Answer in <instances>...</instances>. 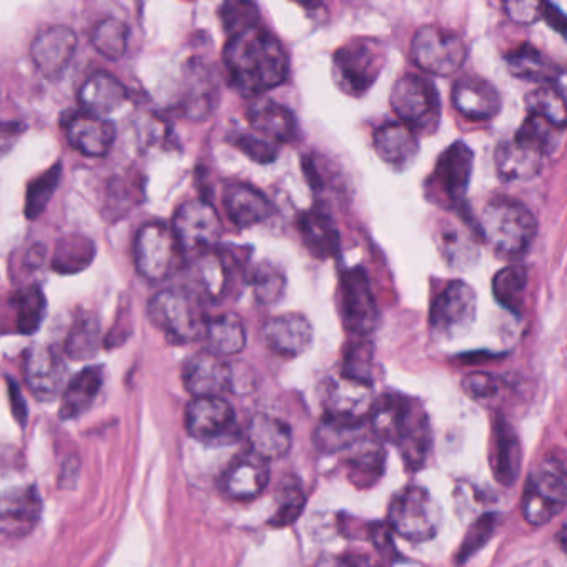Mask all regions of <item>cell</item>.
<instances>
[{
    "label": "cell",
    "mask_w": 567,
    "mask_h": 567,
    "mask_svg": "<svg viewBox=\"0 0 567 567\" xmlns=\"http://www.w3.org/2000/svg\"><path fill=\"white\" fill-rule=\"evenodd\" d=\"M268 350L285 358H297L310 350L313 343V327L303 313L288 311L277 315L265 323L261 331Z\"/></svg>",
    "instance_id": "cell-19"
},
{
    "label": "cell",
    "mask_w": 567,
    "mask_h": 567,
    "mask_svg": "<svg viewBox=\"0 0 567 567\" xmlns=\"http://www.w3.org/2000/svg\"><path fill=\"white\" fill-rule=\"evenodd\" d=\"M128 25L121 19L107 18L95 25L92 32V45L97 49L99 54L105 59L117 61L127 52Z\"/></svg>",
    "instance_id": "cell-43"
},
{
    "label": "cell",
    "mask_w": 567,
    "mask_h": 567,
    "mask_svg": "<svg viewBox=\"0 0 567 567\" xmlns=\"http://www.w3.org/2000/svg\"><path fill=\"white\" fill-rule=\"evenodd\" d=\"M92 258H94V245L89 238H64L55 250L54 270L61 274H75L87 268Z\"/></svg>",
    "instance_id": "cell-45"
},
{
    "label": "cell",
    "mask_w": 567,
    "mask_h": 567,
    "mask_svg": "<svg viewBox=\"0 0 567 567\" xmlns=\"http://www.w3.org/2000/svg\"><path fill=\"white\" fill-rule=\"evenodd\" d=\"M317 567H348V563L347 559H338V557H324Z\"/></svg>",
    "instance_id": "cell-60"
},
{
    "label": "cell",
    "mask_w": 567,
    "mask_h": 567,
    "mask_svg": "<svg viewBox=\"0 0 567 567\" xmlns=\"http://www.w3.org/2000/svg\"><path fill=\"white\" fill-rule=\"evenodd\" d=\"M218 18L230 38L260 25V11L254 2H225L218 11Z\"/></svg>",
    "instance_id": "cell-48"
},
{
    "label": "cell",
    "mask_w": 567,
    "mask_h": 567,
    "mask_svg": "<svg viewBox=\"0 0 567 567\" xmlns=\"http://www.w3.org/2000/svg\"><path fill=\"white\" fill-rule=\"evenodd\" d=\"M231 363L202 351L187 361L184 368V384L195 398L220 396L230 391Z\"/></svg>",
    "instance_id": "cell-22"
},
{
    "label": "cell",
    "mask_w": 567,
    "mask_h": 567,
    "mask_svg": "<svg viewBox=\"0 0 567 567\" xmlns=\"http://www.w3.org/2000/svg\"><path fill=\"white\" fill-rule=\"evenodd\" d=\"M24 377L39 400L51 401L64 390L68 367L64 358L54 348L39 344L25 354Z\"/></svg>",
    "instance_id": "cell-17"
},
{
    "label": "cell",
    "mask_w": 567,
    "mask_h": 567,
    "mask_svg": "<svg viewBox=\"0 0 567 567\" xmlns=\"http://www.w3.org/2000/svg\"><path fill=\"white\" fill-rule=\"evenodd\" d=\"M270 483V464L257 454H240L225 471L221 487L231 499L250 501L260 496Z\"/></svg>",
    "instance_id": "cell-21"
},
{
    "label": "cell",
    "mask_w": 567,
    "mask_h": 567,
    "mask_svg": "<svg viewBox=\"0 0 567 567\" xmlns=\"http://www.w3.org/2000/svg\"><path fill=\"white\" fill-rule=\"evenodd\" d=\"M454 109L467 121L487 122L501 111V95L489 81L466 75L453 85Z\"/></svg>",
    "instance_id": "cell-23"
},
{
    "label": "cell",
    "mask_w": 567,
    "mask_h": 567,
    "mask_svg": "<svg viewBox=\"0 0 567 567\" xmlns=\"http://www.w3.org/2000/svg\"><path fill=\"white\" fill-rule=\"evenodd\" d=\"M391 443L400 451L408 470L416 471L426 464L433 444V433L430 416L417 401L408 398L406 408Z\"/></svg>",
    "instance_id": "cell-15"
},
{
    "label": "cell",
    "mask_w": 567,
    "mask_h": 567,
    "mask_svg": "<svg viewBox=\"0 0 567 567\" xmlns=\"http://www.w3.org/2000/svg\"><path fill=\"white\" fill-rule=\"evenodd\" d=\"M464 393L473 400L486 403V401L496 400L506 390V383L503 378L496 377V374L484 373V371H476V373H470L464 377L463 383Z\"/></svg>",
    "instance_id": "cell-52"
},
{
    "label": "cell",
    "mask_w": 567,
    "mask_h": 567,
    "mask_svg": "<svg viewBox=\"0 0 567 567\" xmlns=\"http://www.w3.org/2000/svg\"><path fill=\"white\" fill-rule=\"evenodd\" d=\"M476 313V290L466 281H451L433 301L430 311L431 331L440 340H456L471 330Z\"/></svg>",
    "instance_id": "cell-9"
},
{
    "label": "cell",
    "mask_w": 567,
    "mask_h": 567,
    "mask_svg": "<svg viewBox=\"0 0 567 567\" xmlns=\"http://www.w3.org/2000/svg\"><path fill=\"white\" fill-rule=\"evenodd\" d=\"M301 240L313 257L320 260L334 257L340 251V231L330 215L311 208L298 217Z\"/></svg>",
    "instance_id": "cell-33"
},
{
    "label": "cell",
    "mask_w": 567,
    "mask_h": 567,
    "mask_svg": "<svg viewBox=\"0 0 567 567\" xmlns=\"http://www.w3.org/2000/svg\"><path fill=\"white\" fill-rule=\"evenodd\" d=\"M250 451L265 461L287 456L291 447V430L287 423L268 414H255L247 427Z\"/></svg>",
    "instance_id": "cell-31"
},
{
    "label": "cell",
    "mask_w": 567,
    "mask_h": 567,
    "mask_svg": "<svg viewBox=\"0 0 567 567\" xmlns=\"http://www.w3.org/2000/svg\"><path fill=\"white\" fill-rule=\"evenodd\" d=\"M247 118L251 132L274 144H287L297 138L298 124L293 112L264 95L251 99Z\"/></svg>",
    "instance_id": "cell-24"
},
{
    "label": "cell",
    "mask_w": 567,
    "mask_h": 567,
    "mask_svg": "<svg viewBox=\"0 0 567 567\" xmlns=\"http://www.w3.org/2000/svg\"><path fill=\"white\" fill-rule=\"evenodd\" d=\"M411 59L426 74L447 78L463 68L467 48L457 32L424 25L411 41Z\"/></svg>",
    "instance_id": "cell-8"
},
{
    "label": "cell",
    "mask_w": 567,
    "mask_h": 567,
    "mask_svg": "<svg viewBox=\"0 0 567 567\" xmlns=\"http://www.w3.org/2000/svg\"><path fill=\"white\" fill-rule=\"evenodd\" d=\"M178 245L174 231L161 221H152L135 238V267L145 280L164 281L174 270Z\"/></svg>",
    "instance_id": "cell-13"
},
{
    "label": "cell",
    "mask_w": 567,
    "mask_h": 567,
    "mask_svg": "<svg viewBox=\"0 0 567 567\" xmlns=\"http://www.w3.org/2000/svg\"><path fill=\"white\" fill-rule=\"evenodd\" d=\"M364 426H367V421L324 414L323 420L315 430L313 441L318 450L323 453L331 454L341 450H350L354 443L364 437Z\"/></svg>",
    "instance_id": "cell-38"
},
{
    "label": "cell",
    "mask_w": 567,
    "mask_h": 567,
    "mask_svg": "<svg viewBox=\"0 0 567 567\" xmlns=\"http://www.w3.org/2000/svg\"><path fill=\"white\" fill-rule=\"evenodd\" d=\"M69 144L85 157H104L115 142V125L104 117L82 111L71 115L65 127Z\"/></svg>",
    "instance_id": "cell-25"
},
{
    "label": "cell",
    "mask_w": 567,
    "mask_h": 567,
    "mask_svg": "<svg viewBox=\"0 0 567 567\" xmlns=\"http://www.w3.org/2000/svg\"><path fill=\"white\" fill-rule=\"evenodd\" d=\"M148 317L174 343H192L205 337L208 318L202 300L188 288H165L148 303Z\"/></svg>",
    "instance_id": "cell-4"
},
{
    "label": "cell",
    "mask_w": 567,
    "mask_h": 567,
    "mask_svg": "<svg viewBox=\"0 0 567 567\" xmlns=\"http://www.w3.org/2000/svg\"><path fill=\"white\" fill-rule=\"evenodd\" d=\"M507 71L520 81L539 82V84H554L557 78H563V71L547 59L539 49L530 44H523L514 49L506 58Z\"/></svg>",
    "instance_id": "cell-36"
},
{
    "label": "cell",
    "mask_w": 567,
    "mask_h": 567,
    "mask_svg": "<svg viewBox=\"0 0 567 567\" xmlns=\"http://www.w3.org/2000/svg\"><path fill=\"white\" fill-rule=\"evenodd\" d=\"M42 499L38 487L19 486L0 494V534L24 537L41 520Z\"/></svg>",
    "instance_id": "cell-16"
},
{
    "label": "cell",
    "mask_w": 567,
    "mask_h": 567,
    "mask_svg": "<svg viewBox=\"0 0 567 567\" xmlns=\"http://www.w3.org/2000/svg\"><path fill=\"white\" fill-rule=\"evenodd\" d=\"M371 364H373V353H371L370 344L357 343L344 357L341 373L371 383Z\"/></svg>",
    "instance_id": "cell-54"
},
{
    "label": "cell",
    "mask_w": 567,
    "mask_h": 567,
    "mask_svg": "<svg viewBox=\"0 0 567 567\" xmlns=\"http://www.w3.org/2000/svg\"><path fill=\"white\" fill-rule=\"evenodd\" d=\"M255 388V374L245 364L231 363L230 391L237 394L250 393Z\"/></svg>",
    "instance_id": "cell-57"
},
{
    "label": "cell",
    "mask_w": 567,
    "mask_h": 567,
    "mask_svg": "<svg viewBox=\"0 0 567 567\" xmlns=\"http://www.w3.org/2000/svg\"><path fill=\"white\" fill-rule=\"evenodd\" d=\"M61 178V164L54 165L51 171L44 172L41 177L35 178L28 188V202H25V215L35 220L48 207L58 188Z\"/></svg>",
    "instance_id": "cell-50"
},
{
    "label": "cell",
    "mask_w": 567,
    "mask_h": 567,
    "mask_svg": "<svg viewBox=\"0 0 567 567\" xmlns=\"http://www.w3.org/2000/svg\"><path fill=\"white\" fill-rule=\"evenodd\" d=\"M277 509H275L274 516L268 519V524L271 527L291 526L298 517L301 516L305 509V493L301 489L300 483L297 481L285 480L280 484V489L277 494Z\"/></svg>",
    "instance_id": "cell-46"
},
{
    "label": "cell",
    "mask_w": 567,
    "mask_h": 567,
    "mask_svg": "<svg viewBox=\"0 0 567 567\" xmlns=\"http://www.w3.org/2000/svg\"><path fill=\"white\" fill-rule=\"evenodd\" d=\"M440 504L430 491L421 486H408L391 501L388 523L398 536L413 543L433 539L440 530Z\"/></svg>",
    "instance_id": "cell-5"
},
{
    "label": "cell",
    "mask_w": 567,
    "mask_h": 567,
    "mask_svg": "<svg viewBox=\"0 0 567 567\" xmlns=\"http://www.w3.org/2000/svg\"><path fill=\"white\" fill-rule=\"evenodd\" d=\"M566 467L560 460H547L530 473L524 487L520 511L533 526H544L566 506Z\"/></svg>",
    "instance_id": "cell-7"
},
{
    "label": "cell",
    "mask_w": 567,
    "mask_h": 567,
    "mask_svg": "<svg viewBox=\"0 0 567 567\" xmlns=\"http://www.w3.org/2000/svg\"><path fill=\"white\" fill-rule=\"evenodd\" d=\"M373 384L340 373L327 381L323 391L324 414L367 421L373 404Z\"/></svg>",
    "instance_id": "cell-18"
},
{
    "label": "cell",
    "mask_w": 567,
    "mask_h": 567,
    "mask_svg": "<svg viewBox=\"0 0 567 567\" xmlns=\"http://www.w3.org/2000/svg\"><path fill=\"white\" fill-rule=\"evenodd\" d=\"M237 416L228 401L220 396L195 398L185 411V426L195 440L224 444L237 436Z\"/></svg>",
    "instance_id": "cell-14"
},
{
    "label": "cell",
    "mask_w": 567,
    "mask_h": 567,
    "mask_svg": "<svg viewBox=\"0 0 567 567\" xmlns=\"http://www.w3.org/2000/svg\"><path fill=\"white\" fill-rule=\"evenodd\" d=\"M444 251H446L447 260L451 264H463L467 258H473V250L467 245L466 238L463 235L454 234V231H446L443 237Z\"/></svg>",
    "instance_id": "cell-56"
},
{
    "label": "cell",
    "mask_w": 567,
    "mask_h": 567,
    "mask_svg": "<svg viewBox=\"0 0 567 567\" xmlns=\"http://www.w3.org/2000/svg\"><path fill=\"white\" fill-rule=\"evenodd\" d=\"M386 451L377 437H361L348 450L344 470L348 480L360 489L373 487L383 477Z\"/></svg>",
    "instance_id": "cell-29"
},
{
    "label": "cell",
    "mask_w": 567,
    "mask_h": 567,
    "mask_svg": "<svg viewBox=\"0 0 567 567\" xmlns=\"http://www.w3.org/2000/svg\"><path fill=\"white\" fill-rule=\"evenodd\" d=\"M104 386V370L101 367H89L72 378L62 396V420H75L84 414L97 400Z\"/></svg>",
    "instance_id": "cell-35"
},
{
    "label": "cell",
    "mask_w": 567,
    "mask_h": 567,
    "mask_svg": "<svg viewBox=\"0 0 567 567\" xmlns=\"http://www.w3.org/2000/svg\"><path fill=\"white\" fill-rule=\"evenodd\" d=\"M529 115L544 118L549 124L566 128V102L563 92L557 91L554 84L540 85L524 99Z\"/></svg>",
    "instance_id": "cell-41"
},
{
    "label": "cell",
    "mask_w": 567,
    "mask_h": 567,
    "mask_svg": "<svg viewBox=\"0 0 567 567\" xmlns=\"http://www.w3.org/2000/svg\"><path fill=\"white\" fill-rule=\"evenodd\" d=\"M523 464V450L514 427L504 417H497L491 450V467L497 483L509 487L516 483Z\"/></svg>",
    "instance_id": "cell-32"
},
{
    "label": "cell",
    "mask_w": 567,
    "mask_h": 567,
    "mask_svg": "<svg viewBox=\"0 0 567 567\" xmlns=\"http://www.w3.org/2000/svg\"><path fill=\"white\" fill-rule=\"evenodd\" d=\"M101 347V324L92 315L82 313L72 324L65 340V354L74 361H87Z\"/></svg>",
    "instance_id": "cell-40"
},
{
    "label": "cell",
    "mask_w": 567,
    "mask_h": 567,
    "mask_svg": "<svg viewBox=\"0 0 567 567\" xmlns=\"http://www.w3.org/2000/svg\"><path fill=\"white\" fill-rule=\"evenodd\" d=\"M480 231L497 254L517 257L526 254L537 235L533 212L517 200L494 198L481 214Z\"/></svg>",
    "instance_id": "cell-2"
},
{
    "label": "cell",
    "mask_w": 567,
    "mask_h": 567,
    "mask_svg": "<svg viewBox=\"0 0 567 567\" xmlns=\"http://www.w3.org/2000/svg\"><path fill=\"white\" fill-rule=\"evenodd\" d=\"M172 231L181 250L200 255L215 248L224 228L214 205L205 200H188L178 207Z\"/></svg>",
    "instance_id": "cell-11"
},
{
    "label": "cell",
    "mask_w": 567,
    "mask_h": 567,
    "mask_svg": "<svg viewBox=\"0 0 567 567\" xmlns=\"http://www.w3.org/2000/svg\"><path fill=\"white\" fill-rule=\"evenodd\" d=\"M234 145L241 154L247 155L257 164H271V162L277 161L278 152H280L277 144L260 137L255 132H250V134L238 132L234 137Z\"/></svg>",
    "instance_id": "cell-53"
},
{
    "label": "cell",
    "mask_w": 567,
    "mask_h": 567,
    "mask_svg": "<svg viewBox=\"0 0 567 567\" xmlns=\"http://www.w3.org/2000/svg\"><path fill=\"white\" fill-rule=\"evenodd\" d=\"M504 11L511 21L517 24L529 25L539 21L543 12V2H529V0H511L504 4Z\"/></svg>",
    "instance_id": "cell-55"
},
{
    "label": "cell",
    "mask_w": 567,
    "mask_h": 567,
    "mask_svg": "<svg viewBox=\"0 0 567 567\" xmlns=\"http://www.w3.org/2000/svg\"><path fill=\"white\" fill-rule=\"evenodd\" d=\"M496 526V514L487 513L477 517L476 523H473V526L470 527L460 550H457V563H466L473 554H476L493 537Z\"/></svg>",
    "instance_id": "cell-51"
},
{
    "label": "cell",
    "mask_w": 567,
    "mask_h": 567,
    "mask_svg": "<svg viewBox=\"0 0 567 567\" xmlns=\"http://www.w3.org/2000/svg\"><path fill=\"white\" fill-rule=\"evenodd\" d=\"M544 158L534 145L514 135L511 141L497 145L494 164L501 181L526 182L539 175Z\"/></svg>",
    "instance_id": "cell-26"
},
{
    "label": "cell",
    "mask_w": 567,
    "mask_h": 567,
    "mask_svg": "<svg viewBox=\"0 0 567 567\" xmlns=\"http://www.w3.org/2000/svg\"><path fill=\"white\" fill-rule=\"evenodd\" d=\"M526 288V268L517 267V265L497 271L493 280L494 298H496L497 303L503 305L513 313H519L520 308H523Z\"/></svg>",
    "instance_id": "cell-42"
},
{
    "label": "cell",
    "mask_w": 567,
    "mask_h": 567,
    "mask_svg": "<svg viewBox=\"0 0 567 567\" xmlns=\"http://www.w3.org/2000/svg\"><path fill=\"white\" fill-rule=\"evenodd\" d=\"M194 291L200 300L217 301L227 293L230 270L220 254L205 251L197 255L190 267Z\"/></svg>",
    "instance_id": "cell-34"
},
{
    "label": "cell",
    "mask_w": 567,
    "mask_h": 567,
    "mask_svg": "<svg viewBox=\"0 0 567 567\" xmlns=\"http://www.w3.org/2000/svg\"><path fill=\"white\" fill-rule=\"evenodd\" d=\"M224 62L231 89L245 97H261L265 92L280 87L288 78L284 45L260 25L230 38Z\"/></svg>",
    "instance_id": "cell-1"
},
{
    "label": "cell",
    "mask_w": 567,
    "mask_h": 567,
    "mask_svg": "<svg viewBox=\"0 0 567 567\" xmlns=\"http://www.w3.org/2000/svg\"><path fill=\"white\" fill-rule=\"evenodd\" d=\"M347 563L348 567H381V564L368 554H354L348 557Z\"/></svg>",
    "instance_id": "cell-59"
},
{
    "label": "cell",
    "mask_w": 567,
    "mask_h": 567,
    "mask_svg": "<svg viewBox=\"0 0 567 567\" xmlns=\"http://www.w3.org/2000/svg\"><path fill=\"white\" fill-rule=\"evenodd\" d=\"M390 102L400 124L406 125L416 134L436 131L440 124L441 99L436 85L430 79L417 74L403 75L394 84Z\"/></svg>",
    "instance_id": "cell-6"
},
{
    "label": "cell",
    "mask_w": 567,
    "mask_h": 567,
    "mask_svg": "<svg viewBox=\"0 0 567 567\" xmlns=\"http://www.w3.org/2000/svg\"><path fill=\"white\" fill-rule=\"evenodd\" d=\"M340 313L344 330L367 340L378 324V307L363 268H351L340 278Z\"/></svg>",
    "instance_id": "cell-10"
},
{
    "label": "cell",
    "mask_w": 567,
    "mask_h": 567,
    "mask_svg": "<svg viewBox=\"0 0 567 567\" xmlns=\"http://www.w3.org/2000/svg\"><path fill=\"white\" fill-rule=\"evenodd\" d=\"M540 19L546 21L554 31L564 34V28H566V18L557 6L549 4V2H543V12H540Z\"/></svg>",
    "instance_id": "cell-58"
},
{
    "label": "cell",
    "mask_w": 567,
    "mask_h": 567,
    "mask_svg": "<svg viewBox=\"0 0 567 567\" xmlns=\"http://www.w3.org/2000/svg\"><path fill=\"white\" fill-rule=\"evenodd\" d=\"M250 284L258 303L274 305L284 298L287 278L275 265L264 261L255 268Z\"/></svg>",
    "instance_id": "cell-47"
},
{
    "label": "cell",
    "mask_w": 567,
    "mask_h": 567,
    "mask_svg": "<svg viewBox=\"0 0 567 567\" xmlns=\"http://www.w3.org/2000/svg\"><path fill=\"white\" fill-rule=\"evenodd\" d=\"M217 94V85L208 68L194 64L188 68L185 79L184 105L185 114L192 118H204L214 109V99Z\"/></svg>",
    "instance_id": "cell-39"
},
{
    "label": "cell",
    "mask_w": 567,
    "mask_h": 567,
    "mask_svg": "<svg viewBox=\"0 0 567 567\" xmlns=\"http://www.w3.org/2000/svg\"><path fill=\"white\" fill-rule=\"evenodd\" d=\"M374 151L378 157L394 171H406L420 154V138L406 125L386 124L374 132Z\"/></svg>",
    "instance_id": "cell-27"
},
{
    "label": "cell",
    "mask_w": 567,
    "mask_h": 567,
    "mask_svg": "<svg viewBox=\"0 0 567 567\" xmlns=\"http://www.w3.org/2000/svg\"><path fill=\"white\" fill-rule=\"evenodd\" d=\"M563 134L564 128L556 127V125L549 124V122L536 117V115L527 114L519 131L514 135L529 142L544 157H549L559 147Z\"/></svg>",
    "instance_id": "cell-44"
},
{
    "label": "cell",
    "mask_w": 567,
    "mask_h": 567,
    "mask_svg": "<svg viewBox=\"0 0 567 567\" xmlns=\"http://www.w3.org/2000/svg\"><path fill=\"white\" fill-rule=\"evenodd\" d=\"M204 338L207 340L208 351L218 358L234 357L244 351L247 344L244 320L231 311L208 320Z\"/></svg>",
    "instance_id": "cell-37"
},
{
    "label": "cell",
    "mask_w": 567,
    "mask_h": 567,
    "mask_svg": "<svg viewBox=\"0 0 567 567\" xmlns=\"http://www.w3.org/2000/svg\"><path fill=\"white\" fill-rule=\"evenodd\" d=\"M78 45V34L72 29L55 25L39 32L31 44V58L42 75L58 79L71 64Z\"/></svg>",
    "instance_id": "cell-20"
},
{
    "label": "cell",
    "mask_w": 567,
    "mask_h": 567,
    "mask_svg": "<svg viewBox=\"0 0 567 567\" xmlns=\"http://www.w3.org/2000/svg\"><path fill=\"white\" fill-rule=\"evenodd\" d=\"M474 154L464 142H454L437 158L433 174L427 181V190H433L434 200H443L447 207L463 204L473 177Z\"/></svg>",
    "instance_id": "cell-12"
},
{
    "label": "cell",
    "mask_w": 567,
    "mask_h": 567,
    "mask_svg": "<svg viewBox=\"0 0 567 567\" xmlns=\"http://www.w3.org/2000/svg\"><path fill=\"white\" fill-rule=\"evenodd\" d=\"M18 328L22 334L39 330L45 317V297L39 287H29L18 295Z\"/></svg>",
    "instance_id": "cell-49"
},
{
    "label": "cell",
    "mask_w": 567,
    "mask_h": 567,
    "mask_svg": "<svg viewBox=\"0 0 567 567\" xmlns=\"http://www.w3.org/2000/svg\"><path fill=\"white\" fill-rule=\"evenodd\" d=\"M224 204L231 224L240 228L257 227L270 220L275 214L267 195L250 185H230L225 190Z\"/></svg>",
    "instance_id": "cell-28"
},
{
    "label": "cell",
    "mask_w": 567,
    "mask_h": 567,
    "mask_svg": "<svg viewBox=\"0 0 567 567\" xmlns=\"http://www.w3.org/2000/svg\"><path fill=\"white\" fill-rule=\"evenodd\" d=\"M386 49L378 39H351L333 54L334 85L350 97H363L383 72Z\"/></svg>",
    "instance_id": "cell-3"
},
{
    "label": "cell",
    "mask_w": 567,
    "mask_h": 567,
    "mask_svg": "<svg viewBox=\"0 0 567 567\" xmlns=\"http://www.w3.org/2000/svg\"><path fill=\"white\" fill-rule=\"evenodd\" d=\"M128 91L115 75L99 71L92 74L79 92L82 111L104 117L114 114L127 102Z\"/></svg>",
    "instance_id": "cell-30"
}]
</instances>
